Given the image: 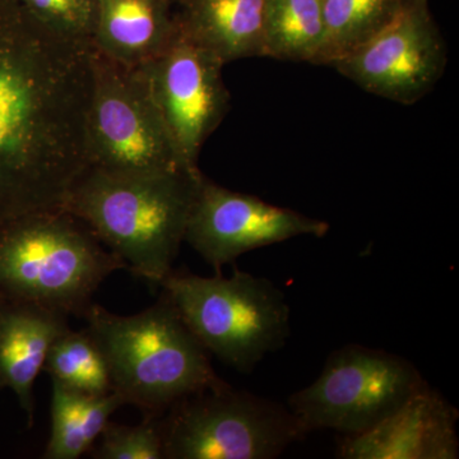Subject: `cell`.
Wrapping results in <instances>:
<instances>
[{
  "mask_svg": "<svg viewBox=\"0 0 459 459\" xmlns=\"http://www.w3.org/2000/svg\"><path fill=\"white\" fill-rule=\"evenodd\" d=\"M92 45L0 0V225L62 207L90 168Z\"/></svg>",
  "mask_w": 459,
  "mask_h": 459,
  "instance_id": "obj_1",
  "label": "cell"
},
{
  "mask_svg": "<svg viewBox=\"0 0 459 459\" xmlns=\"http://www.w3.org/2000/svg\"><path fill=\"white\" fill-rule=\"evenodd\" d=\"M201 170L113 174L89 168L65 204L135 276L161 285L186 238Z\"/></svg>",
  "mask_w": 459,
  "mask_h": 459,
  "instance_id": "obj_2",
  "label": "cell"
},
{
  "mask_svg": "<svg viewBox=\"0 0 459 459\" xmlns=\"http://www.w3.org/2000/svg\"><path fill=\"white\" fill-rule=\"evenodd\" d=\"M82 318L107 359L114 394L144 416H162L184 398L225 383L164 292L134 316L93 303Z\"/></svg>",
  "mask_w": 459,
  "mask_h": 459,
  "instance_id": "obj_3",
  "label": "cell"
},
{
  "mask_svg": "<svg viewBox=\"0 0 459 459\" xmlns=\"http://www.w3.org/2000/svg\"><path fill=\"white\" fill-rule=\"evenodd\" d=\"M120 270L126 263L65 208L0 225V303L83 316L101 283Z\"/></svg>",
  "mask_w": 459,
  "mask_h": 459,
  "instance_id": "obj_4",
  "label": "cell"
},
{
  "mask_svg": "<svg viewBox=\"0 0 459 459\" xmlns=\"http://www.w3.org/2000/svg\"><path fill=\"white\" fill-rule=\"evenodd\" d=\"M160 286L210 355L238 373L252 374L291 334L286 296L264 277L172 270Z\"/></svg>",
  "mask_w": 459,
  "mask_h": 459,
  "instance_id": "obj_5",
  "label": "cell"
},
{
  "mask_svg": "<svg viewBox=\"0 0 459 459\" xmlns=\"http://www.w3.org/2000/svg\"><path fill=\"white\" fill-rule=\"evenodd\" d=\"M161 425L168 459H273L307 435L287 404L226 382L178 402Z\"/></svg>",
  "mask_w": 459,
  "mask_h": 459,
  "instance_id": "obj_6",
  "label": "cell"
},
{
  "mask_svg": "<svg viewBox=\"0 0 459 459\" xmlns=\"http://www.w3.org/2000/svg\"><path fill=\"white\" fill-rule=\"evenodd\" d=\"M425 385L406 359L347 344L332 352L319 377L286 404L307 434L333 430L352 437L376 427Z\"/></svg>",
  "mask_w": 459,
  "mask_h": 459,
  "instance_id": "obj_7",
  "label": "cell"
},
{
  "mask_svg": "<svg viewBox=\"0 0 459 459\" xmlns=\"http://www.w3.org/2000/svg\"><path fill=\"white\" fill-rule=\"evenodd\" d=\"M87 151L90 168L113 174L198 171L178 156L140 66L93 48Z\"/></svg>",
  "mask_w": 459,
  "mask_h": 459,
  "instance_id": "obj_8",
  "label": "cell"
},
{
  "mask_svg": "<svg viewBox=\"0 0 459 459\" xmlns=\"http://www.w3.org/2000/svg\"><path fill=\"white\" fill-rule=\"evenodd\" d=\"M223 63L180 31L161 54L140 69L186 168L199 170L205 141L230 110Z\"/></svg>",
  "mask_w": 459,
  "mask_h": 459,
  "instance_id": "obj_9",
  "label": "cell"
},
{
  "mask_svg": "<svg viewBox=\"0 0 459 459\" xmlns=\"http://www.w3.org/2000/svg\"><path fill=\"white\" fill-rule=\"evenodd\" d=\"M446 62L428 0H411L382 31L329 66L371 95L413 105L439 82Z\"/></svg>",
  "mask_w": 459,
  "mask_h": 459,
  "instance_id": "obj_10",
  "label": "cell"
},
{
  "mask_svg": "<svg viewBox=\"0 0 459 459\" xmlns=\"http://www.w3.org/2000/svg\"><path fill=\"white\" fill-rule=\"evenodd\" d=\"M329 225L290 208L234 192L204 175L190 212L188 243L216 273L238 256L300 237L323 238Z\"/></svg>",
  "mask_w": 459,
  "mask_h": 459,
  "instance_id": "obj_11",
  "label": "cell"
},
{
  "mask_svg": "<svg viewBox=\"0 0 459 459\" xmlns=\"http://www.w3.org/2000/svg\"><path fill=\"white\" fill-rule=\"evenodd\" d=\"M458 411L425 385L365 433L341 437L337 458L457 459Z\"/></svg>",
  "mask_w": 459,
  "mask_h": 459,
  "instance_id": "obj_12",
  "label": "cell"
},
{
  "mask_svg": "<svg viewBox=\"0 0 459 459\" xmlns=\"http://www.w3.org/2000/svg\"><path fill=\"white\" fill-rule=\"evenodd\" d=\"M69 328L68 316L32 304L0 303V389L16 394L33 425V385L51 344Z\"/></svg>",
  "mask_w": 459,
  "mask_h": 459,
  "instance_id": "obj_13",
  "label": "cell"
},
{
  "mask_svg": "<svg viewBox=\"0 0 459 459\" xmlns=\"http://www.w3.org/2000/svg\"><path fill=\"white\" fill-rule=\"evenodd\" d=\"M178 33L174 0H96L91 45L115 62L146 65Z\"/></svg>",
  "mask_w": 459,
  "mask_h": 459,
  "instance_id": "obj_14",
  "label": "cell"
},
{
  "mask_svg": "<svg viewBox=\"0 0 459 459\" xmlns=\"http://www.w3.org/2000/svg\"><path fill=\"white\" fill-rule=\"evenodd\" d=\"M265 0H174L181 35L223 65L264 56Z\"/></svg>",
  "mask_w": 459,
  "mask_h": 459,
  "instance_id": "obj_15",
  "label": "cell"
},
{
  "mask_svg": "<svg viewBox=\"0 0 459 459\" xmlns=\"http://www.w3.org/2000/svg\"><path fill=\"white\" fill-rule=\"evenodd\" d=\"M122 406V398L114 392L84 394L53 380L51 431L42 457L77 459L91 452L111 415Z\"/></svg>",
  "mask_w": 459,
  "mask_h": 459,
  "instance_id": "obj_16",
  "label": "cell"
},
{
  "mask_svg": "<svg viewBox=\"0 0 459 459\" xmlns=\"http://www.w3.org/2000/svg\"><path fill=\"white\" fill-rule=\"evenodd\" d=\"M411 0H323L325 36L316 65H331L382 31Z\"/></svg>",
  "mask_w": 459,
  "mask_h": 459,
  "instance_id": "obj_17",
  "label": "cell"
},
{
  "mask_svg": "<svg viewBox=\"0 0 459 459\" xmlns=\"http://www.w3.org/2000/svg\"><path fill=\"white\" fill-rule=\"evenodd\" d=\"M323 36V0H265L264 56L314 65Z\"/></svg>",
  "mask_w": 459,
  "mask_h": 459,
  "instance_id": "obj_18",
  "label": "cell"
},
{
  "mask_svg": "<svg viewBox=\"0 0 459 459\" xmlns=\"http://www.w3.org/2000/svg\"><path fill=\"white\" fill-rule=\"evenodd\" d=\"M44 370L51 380L66 388L91 395L113 392L107 359L87 329L65 333L51 344Z\"/></svg>",
  "mask_w": 459,
  "mask_h": 459,
  "instance_id": "obj_19",
  "label": "cell"
},
{
  "mask_svg": "<svg viewBox=\"0 0 459 459\" xmlns=\"http://www.w3.org/2000/svg\"><path fill=\"white\" fill-rule=\"evenodd\" d=\"M96 449H91L98 459H162L164 434L161 416H144L141 424L117 425L108 422Z\"/></svg>",
  "mask_w": 459,
  "mask_h": 459,
  "instance_id": "obj_20",
  "label": "cell"
},
{
  "mask_svg": "<svg viewBox=\"0 0 459 459\" xmlns=\"http://www.w3.org/2000/svg\"><path fill=\"white\" fill-rule=\"evenodd\" d=\"M41 25L51 31L91 41L95 23L96 0H18Z\"/></svg>",
  "mask_w": 459,
  "mask_h": 459,
  "instance_id": "obj_21",
  "label": "cell"
}]
</instances>
